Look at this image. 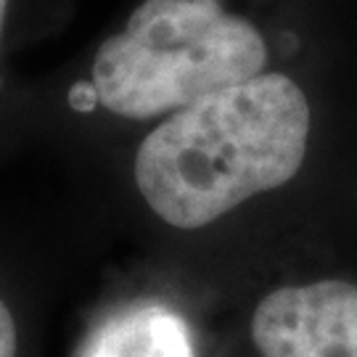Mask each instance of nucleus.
<instances>
[{
  "mask_svg": "<svg viewBox=\"0 0 357 357\" xmlns=\"http://www.w3.org/2000/svg\"><path fill=\"white\" fill-rule=\"evenodd\" d=\"M268 66V43L220 0H143L93 59L106 112L153 119L241 85Z\"/></svg>",
  "mask_w": 357,
  "mask_h": 357,
  "instance_id": "2",
  "label": "nucleus"
},
{
  "mask_svg": "<svg viewBox=\"0 0 357 357\" xmlns=\"http://www.w3.org/2000/svg\"><path fill=\"white\" fill-rule=\"evenodd\" d=\"M79 357H196V347L178 312L162 305H138L101 323Z\"/></svg>",
  "mask_w": 357,
  "mask_h": 357,
  "instance_id": "4",
  "label": "nucleus"
},
{
  "mask_svg": "<svg viewBox=\"0 0 357 357\" xmlns=\"http://www.w3.org/2000/svg\"><path fill=\"white\" fill-rule=\"evenodd\" d=\"M252 342L262 357H357V286L326 278L270 291L255 307Z\"/></svg>",
  "mask_w": 357,
  "mask_h": 357,
  "instance_id": "3",
  "label": "nucleus"
},
{
  "mask_svg": "<svg viewBox=\"0 0 357 357\" xmlns=\"http://www.w3.org/2000/svg\"><path fill=\"white\" fill-rule=\"evenodd\" d=\"M310 101L281 72H262L169 114L135 153V185L153 215L204 228L302 169Z\"/></svg>",
  "mask_w": 357,
  "mask_h": 357,
  "instance_id": "1",
  "label": "nucleus"
},
{
  "mask_svg": "<svg viewBox=\"0 0 357 357\" xmlns=\"http://www.w3.org/2000/svg\"><path fill=\"white\" fill-rule=\"evenodd\" d=\"M6 13H8V0H0V35H3V24H6Z\"/></svg>",
  "mask_w": 357,
  "mask_h": 357,
  "instance_id": "6",
  "label": "nucleus"
},
{
  "mask_svg": "<svg viewBox=\"0 0 357 357\" xmlns=\"http://www.w3.org/2000/svg\"><path fill=\"white\" fill-rule=\"evenodd\" d=\"M19 352V331L8 305L0 299V357H16Z\"/></svg>",
  "mask_w": 357,
  "mask_h": 357,
  "instance_id": "5",
  "label": "nucleus"
}]
</instances>
